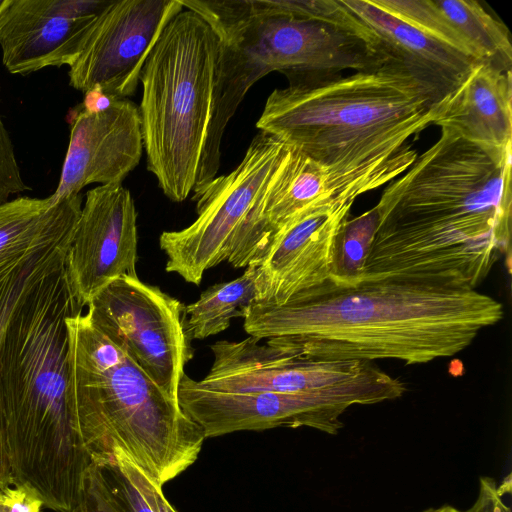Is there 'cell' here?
<instances>
[{"instance_id": "obj_8", "label": "cell", "mask_w": 512, "mask_h": 512, "mask_svg": "<svg viewBox=\"0 0 512 512\" xmlns=\"http://www.w3.org/2000/svg\"><path fill=\"white\" fill-rule=\"evenodd\" d=\"M287 148L279 138L260 131L233 171L194 193L196 220L159 237L167 272L199 285L207 270L227 261L236 233L261 205Z\"/></svg>"}, {"instance_id": "obj_5", "label": "cell", "mask_w": 512, "mask_h": 512, "mask_svg": "<svg viewBox=\"0 0 512 512\" xmlns=\"http://www.w3.org/2000/svg\"><path fill=\"white\" fill-rule=\"evenodd\" d=\"M66 324L70 404L92 460L121 449L163 487L197 460L203 430L87 314Z\"/></svg>"}, {"instance_id": "obj_20", "label": "cell", "mask_w": 512, "mask_h": 512, "mask_svg": "<svg viewBox=\"0 0 512 512\" xmlns=\"http://www.w3.org/2000/svg\"><path fill=\"white\" fill-rule=\"evenodd\" d=\"M257 295L254 265L247 266L236 279L208 287L198 300L186 306V332L190 340L205 339L226 330L233 318H243Z\"/></svg>"}, {"instance_id": "obj_28", "label": "cell", "mask_w": 512, "mask_h": 512, "mask_svg": "<svg viewBox=\"0 0 512 512\" xmlns=\"http://www.w3.org/2000/svg\"><path fill=\"white\" fill-rule=\"evenodd\" d=\"M8 512H41L43 502L25 486H10L3 489Z\"/></svg>"}, {"instance_id": "obj_6", "label": "cell", "mask_w": 512, "mask_h": 512, "mask_svg": "<svg viewBox=\"0 0 512 512\" xmlns=\"http://www.w3.org/2000/svg\"><path fill=\"white\" fill-rule=\"evenodd\" d=\"M219 48L211 26L184 7L141 71L138 108L147 169L173 202L184 201L195 187L212 120Z\"/></svg>"}, {"instance_id": "obj_4", "label": "cell", "mask_w": 512, "mask_h": 512, "mask_svg": "<svg viewBox=\"0 0 512 512\" xmlns=\"http://www.w3.org/2000/svg\"><path fill=\"white\" fill-rule=\"evenodd\" d=\"M268 96L256 126L370 191L416 160L408 139L441 102L397 60L349 76L292 75Z\"/></svg>"}, {"instance_id": "obj_22", "label": "cell", "mask_w": 512, "mask_h": 512, "mask_svg": "<svg viewBox=\"0 0 512 512\" xmlns=\"http://www.w3.org/2000/svg\"><path fill=\"white\" fill-rule=\"evenodd\" d=\"M117 507L122 512H177L162 487L145 474L121 449L95 462Z\"/></svg>"}, {"instance_id": "obj_11", "label": "cell", "mask_w": 512, "mask_h": 512, "mask_svg": "<svg viewBox=\"0 0 512 512\" xmlns=\"http://www.w3.org/2000/svg\"><path fill=\"white\" fill-rule=\"evenodd\" d=\"M214 356L199 383L229 393H301L335 387L381 374L370 361H315L248 336L211 345Z\"/></svg>"}, {"instance_id": "obj_30", "label": "cell", "mask_w": 512, "mask_h": 512, "mask_svg": "<svg viewBox=\"0 0 512 512\" xmlns=\"http://www.w3.org/2000/svg\"><path fill=\"white\" fill-rule=\"evenodd\" d=\"M422 512H460V511L451 505L445 504V505H442L437 508H428Z\"/></svg>"}, {"instance_id": "obj_1", "label": "cell", "mask_w": 512, "mask_h": 512, "mask_svg": "<svg viewBox=\"0 0 512 512\" xmlns=\"http://www.w3.org/2000/svg\"><path fill=\"white\" fill-rule=\"evenodd\" d=\"M511 155L512 147L486 148L441 128L375 206L361 281L399 276L476 289L510 258Z\"/></svg>"}, {"instance_id": "obj_19", "label": "cell", "mask_w": 512, "mask_h": 512, "mask_svg": "<svg viewBox=\"0 0 512 512\" xmlns=\"http://www.w3.org/2000/svg\"><path fill=\"white\" fill-rule=\"evenodd\" d=\"M75 227L31 251L0 275V344L8 321L28 289L47 271L66 259ZM13 486L0 430V489Z\"/></svg>"}, {"instance_id": "obj_26", "label": "cell", "mask_w": 512, "mask_h": 512, "mask_svg": "<svg viewBox=\"0 0 512 512\" xmlns=\"http://www.w3.org/2000/svg\"><path fill=\"white\" fill-rule=\"evenodd\" d=\"M71 512H122L113 501L94 461L86 474L81 500Z\"/></svg>"}, {"instance_id": "obj_16", "label": "cell", "mask_w": 512, "mask_h": 512, "mask_svg": "<svg viewBox=\"0 0 512 512\" xmlns=\"http://www.w3.org/2000/svg\"><path fill=\"white\" fill-rule=\"evenodd\" d=\"M397 60L441 102L479 63L442 41L401 21L371 0H341Z\"/></svg>"}, {"instance_id": "obj_10", "label": "cell", "mask_w": 512, "mask_h": 512, "mask_svg": "<svg viewBox=\"0 0 512 512\" xmlns=\"http://www.w3.org/2000/svg\"><path fill=\"white\" fill-rule=\"evenodd\" d=\"M183 9L180 0L108 1L69 67L70 86L83 93L99 86L113 98L133 95L153 46Z\"/></svg>"}, {"instance_id": "obj_9", "label": "cell", "mask_w": 512, "mask_h": 512, "mask_svg": "<svg viewBox=\"0 0 512 512\" xmlns=\"http://www.w3.org/2000/svg\"><path fill=\"white\" fill-rule=\"evenodd\" d=\"M87 306L92 325L178 401L184 367L194 354L186 306L158 286L127 275L106 285Z\"/></svg>"}, {"instance_id": "obj_21", "label": "cell", "mask_w": 512, "mask_h": 512, "mask_svg": "<svg viewBox=\"0 0 512 512\" xmlns=\"http://www.w3.org/2000/svg\"><path fill=\"white\" fill-rule=\"evenodd\" d=\"M467 41L480 62L512 71V45L506 26L474 0H432Z\"/></svg>"}, {"instance_id": "obj_27", "label": "cell", "mask_w": 512, "mask_h": 512, "mask_svg": "<svg viewBox=\"0 0 512 512\" xmlns=\"http://www.w3.org/2000/svg\"><path fill=\"white\" fill-rule=\"evenodd\" d=\"M464 512H511V509L503 501L495 480L491 477L484 476L479 480L477 499L474 504Z\"/></svg>"}, {"instance_id": "obj_13", "label": "cell", "mask_w": 512, "mask_h": 512, "mask_svg": "<svg viewBox=\"0 0 512 512\" xmlns=\"http://www.w3.org/2000/svg\"><path fill=\"white\" fill-rule=\"evenodd\" d=\"M106 0H8L0 13L2 62L12 74L69 67Z\"/></svg>"}, {"instance_id": "obj_15", "label": "cell", "mask_w": 512, "mask_h": 512, "mask_svg": "<svg viewBox=\"0 0 512 512\" xmlns=\"http://www.w3.org/2000/svg\"><path fill=\"white\" fill-rule=\"evenodd\" d=\"M353 203L306 212L278 231L257 264V300L281 305L329 279L337 235Z\"/></svg>"}, {"instance_id": "obj_17", "label": "cell", "mask_w": 512, "mask_h": 512, "mask_svg": "<svg viewBox=\"0 0 512 512\" xmlns=\"http://www.w3.org/2000/svg\"><path fill=\"white\" fill-rule=\"evenodd\" d=\"M511 72L477 63L443 101L433 124L486 148L512 147Z\"/></svg>"}, {"instance_id": "obj_3", "label": "cell", "mask_w": 512, "mask_h": 512, "mask_svg": "<svg viewBox=\"0 0 512 512\" xmlns=\"http://www.w3.org/2000/svg\"><path fill=\"white\" fill-rule=\"evenodd\" d=\"M79 312L65 259L28 289L0 344V430L13 486L57 512L78 506L93 462L69 398L66 319Z\"/></svg>"}, {"instance_id": "obj_23", "label": "cell", "mask_w": 512, "mask_h": 512, "mask_svg": "<svg viewBox=\"0 0 512 512\" xmlns=\"http://www.w3.org/2000/svg\"><path fill=\"white\" fill-rule=\"evenodd\" d=\"M377 220L374 206L344 223L335 242L330 281L343 286H353L361 281Z\"/></svg>"}, {"instance_id": "obj_29", "label": "cell", "mask_w": 512, "mask_h": 512, "mask_svg": "<svg viewBox=\"0 0 512 512\" xmlns=\"http://www.w3.org/2000/svg\"><path fill=\"white\" fill-rule=\"evenodd\" d=\"M115 99L118 98L109 96L101 87L95 86L84 93L81 109L88 113L102 112L108 109Z\"/></svg>"}, {"instance_id": "obj_14", "label": "cell", "mask_w": 512, "mask_h": 512, "mask_svg": "<svg viewBox=\"0 0 512 512\" xmlns=\"http://www.w3.org/2000/svg\"><path fill=\"white\" fill-rule=\"evenodd\" d=\"M138 106L128 98L115 99L98 113L80 108L73 118L60 180L49 196L52 203L80 194L93 183L122 184L143 153Z\"/></svg>"}, {"instance_id": "obj_18", "label": "cell", "mask_w": 512, "mask_h": 512, "mask_svg": "<svg viewBox=\"0 0 512 512\" xmlns=\"http://www.w3.org/2000/svg\"><path fill=\"white\" fill-rule=\"evenodd\" d=\"M82 194L52 203L20 196L0 205V275L48 240L76 226Z\"/></svg>"}, {"instance_id": "obj_2", "label": "cell", "mask_w": 512, "mask_h": 512, "mask_svg": "<svg viewBox=\"0 0 512 512\" xmlns=\"http://www.w3.org/2000/svg\"><path fill=\"white\" fill-rule=\"evenodd\" d=\"M503 316L498 300L468 285L387 276L353 286L328 279L281 305L253 302L243 327L310 360L411 365L461 352Z\"/></svg>"}, {"instance_id": "obj_31", "label": "cell", "mask_w": 512, "mask_h": 512, "mask_svg": "<svg viewBox=\"0 0 512 512\" xmlns=\"http://www.w3.org/2000/svg\"><path fill=\"white\" fill-rule=\"evenodd\" d=\"M8 0H0V13L4 10Z\"/></svg>"}, {"instance_id": "obj_24", "label": "cell", "mask_w": 512, "mask_h": 512, "mask_svg": "<svg viewBox=\"0 0 512 512\" xmlns=\"http://www.w3.org/2000/svg\"><path fill=\"white\" fill-rule=\"evenodd\" d=\"M371 1L401 21L480 62L471 46L434 6L432 0Z\"/></svg>"}, {"instance_id": "obj_7", "label": "cell", "mask_w": 512, "mask_h": 512, "mask_svg": "<svg viewBox=\"0 0 512 512\" xmlns=\"http://www.w3.org/2000/svg\"><path fill=\"white\" fill-rule=\"evenodd\" d=\"M406 384L381 374L335 387L301 393H229L202 386L184 374L178 388L181 409L205 438L276 427H309L337 434L341 416L352 405H370L400 398Z\"/></svg>"}, {"instance_id": "obj_25", "label": "cell", "mask_w": 512, "mask_h": 512, "mask_svg": "<svg viewBox=\"0 0 512 512\" xmlns=\"http://www.w3.org/2000/svg\"><path fill=\"white\" fill-rule=\"evenodd\" d=\"M27 190L30 187L22 179L13 143L0 116V205Z\"/></svg>"}, {"instance_id": "obj_12", "label": "cell", "mask_w": 512, "mask_h": 512, "mask_svg": "<svg viewBox=\"0 0 512 512\" xmlns=\"http://www.w3.org/2000/svg\"><path fill=\"white\" fill-rule=\"evenodd\" d=\"M137 212L122 184L86 192L67 253L66 269L80 309L113 280L137 276Z\"/></svg>"}]
</instances>
